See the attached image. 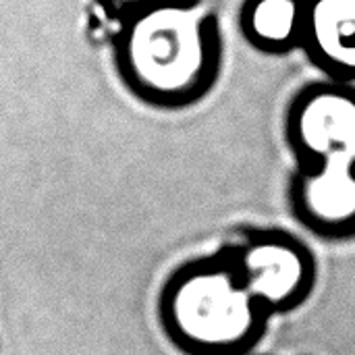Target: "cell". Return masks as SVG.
<instances>
[{"mask_svg":"<svg viewBox=\"0 0 355 355\" xmlns=\"http://www.w3.org/2000/svg\"><path fill=\"white\" fill-rule=\"evenodd\" d=\"M225 46L202 0H171L116 23L112 64L123 89L154 110L198 106L216 87Z\"/></svg>","mask_w":355,"mask_h":355,"instance_id":"cell-1","label":"cell"},{"mask_svg":"<svg viewBox=\"0 0 355 355\" xmlns=\"http://www.w3.org/2000/svg\"><path fill=\"white\" fill-rule=\"evenodd\" d=\"M262 306L220 252L179 268L166 287L164 322L189 352L235 354L258 335Z\"/></svg>","mask_w":355,"mask_h":355,"instance_id":"cell-2","label":"cell"},{"mask_svg":"<svg viewBox=\"0 0 355 355\" xmlns=\"http://www.w3.org/2000/svg\"><path fill=\"white\" fill-rule=\"evenodd\" d=\"M283 137L297 171L355 166V83L302 85L287 102Z\"/></svg>","mask_w":355,"mask_h":355,"instance_id":"cell-3","label":"cell"},{"mask_svg":"<svg viewBox=\"0 0 355 355\" xmlns=\"http://www.w3.org/2000/svg\"><path fill=\"white\" fill-rule=\"evenodd\" d=\"M223 254L262 308L295 304L306 295L314 277L310 250L287 231H252Z\"/></svg>","mask_w":355,"mask_h":355,"instance_id":"cell-4","label":"cell"},{"mask_svg":"<svg viewBox=\"0 0 355 355\" xmlns=\"http://www.w3.org/2000/svg\"><path fill=\"white\" fill-rule=\"evenodd\" d=\"M289 208L318 237H355V166L329 164L314 171L295 168L289 181Z\"/></svg>","mask_w":355,"mask_h":355,"instance_id":"cell-5","label":"cell"},{"mask_svg":"<svg viewBox=\"0 0 355 355\" xmlns=\"http://www.w3.org/2000/svg\"><path fill=\"white\" fill-rule=\"evenodd\" d=\"M300 50L327 79L355 83V0H306Z\"/></svg>","mask_w":355,"mask_h":355,"instance_id":"cell-6","label":"cell"},{"mask_svg":"<svg viewBox=\"0 0 355 355\" xmlns=\"http://www.w3.org/2000/svg\"><path fill=\"white\" fill-rule=\"evenodd\" d=\"M306 0H243L237 27L243 40L268 56H285L302 46Z\"/></svg>","mask_w":355,"mask_h":355,"instance_id":"cell-7","label":"cell"},{"mask_svg":"<svg viewBox=\"0 0 355 355\" xmlns=\"http://www.w3.org/2000/svg\"><path fill=\"white\" fill-rule=\"evenodd\" d=\"M94 2L106 17H110V19H114L119 23V21L139 12V10L164 4V2H171V0H94Z\"/></svg>","mask_w":355,"mask_h":355,"instance_id":"cell-8","label":"cell"}]
</instances>
